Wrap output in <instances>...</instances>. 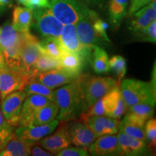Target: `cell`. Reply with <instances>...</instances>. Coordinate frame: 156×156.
<instances>
[{"mask_svg":"<svg viewBox=\"0 0 156 156\" xmlns=\"http://www.w3.org/2000/svg\"><path fill=\"white\" fill-rule=\"evenodd\" d=\"M83 75L55 91V102L58 106L57 119L61 121L75 119L87 108L83 94Z\"/></svg>","mask_w":156,"mask_h":156,"instance_id":"cell-1","label":"cell"},{"mask_svg":"<svg viewBox=\"0 0 156 156\" xmlns=\"http://www.w3.org/2000/svg\"><path fill=\"white\" fill-rule=\"evenodd\" d=\"M153 73V77L150 82L126 79L121 84V94L128 108L136 103L145 101L155 103V67Z\"/></svg>","mask_w":156,"mask_h":156,"instance_id":"cell-2","label":"cell"},{"mask_svg":"<svg viewBox=\"0 0 156 156\" xmlns=\"http://www.w3.org/2000/svg\"><path fill=\"white\" fill-rule=\"evenodd\" d=\"M49 3L52 14L63 25H75L90 9L78 0H50Z\"/></svg>","mask_w":156,"mask_h":156,"instance_id":"cell-3","label":"cell"},{"mask_svg":"<svg viewBox=\"0 0 156 156\" xmlns=\"http://www.w3.org/2000/svg\"><path fill=\"white\" fill-rule=\"evenodd\" d=\"M119 82L112 77H91L83 75V89L87 108L106 95L114 87L119 86Z\"/></svg>","mask_w":156,"mask_h":156,"instance_id":"cell-4","label":"cell"},{"mask_svg":"<svg viewBox=\"0 0 156 156\" xmlns=\"http://www.w3.org/2000/svg\"><path fill=\"white\" fill-rule=\"evenodd\" d=\"M32 23L44 38H59L64 25L52 14L49 8L34 9Z\"/></svg>","mask_w":156,"mask_h":156,"instance_id":"cell-5","label":"cell"},{"mask_svg":"<svg viewBox=\"0 0 156 156\" xmlns=\"http://www.w3.org/2000/svg\"><path fill=\"white\" fill-rule=\"evenodd\" d=\"M39 40L33 35L30 31L23 32L21 44V70L30 77L34 80V67L37 58L41 55Z\"/></svg>","mask_w":156,"mask_h":156,"instance_id":"cell-6","label":"cell"},{"mask_svg":"<svg viewBox=\"0 0 156 156\" xmlns=\"http://www.w3.org/2000/svg\"><path fill=\"white\" fill-rule=\"evenodd\" d=\"M58 40L64 49L75 53L80 56L85 66L90 64L94 46H87L80 41L75 24L64 25Z\"/></svg>","mask_w":156,"mask_h":156,"instance_id":"cell-7","label":"cell"},{"mask_svg":"<svg viewBox=\"0 0 156 156\" xmlns=\"http://www.w3.org/2000/svg\"><path fill=\"white\" fill-rule=\"evenodd\" d=\"M26 97V93L23 90L15 91L2 98L0 108L6 122L9 126L14 128L19 126L23 103Z\"/></svg>","mask_w":156,"mask_h":156,"instance_id":"cell-8","label":"cell"},{"mask_svg":"<svg viewBox=\"0 0 156 156\" xmlns=\"http://www.w3.org/2000/svg\"><path fill=\"white\" fill-rule=\"evenodd\" d=\"M29 81H30V77L23 72L9 69L6 66L0 72L1 99L15 91L23 90Z\"/></svg>","mask_w":156,"mask_h":156,"instance_id":"cell-9","label":"cell"},{"mask_svg":"<svg viewBox=\"0 0 156 156\" xmlns=\"http://www.w3.org/2000/svg\"><path fill=\"white\" fill-rule=\"evenodd\" d=\"M67 121H62L58 127L53 134L46 136L38 142V144L44 149L53 155H56L61 150L71 145L67 131Z\"/></svg>","mask_w":156,"mask_h":156,"instance_id":"cell-10","label":"cell"},{"mask_svg":"<svg viewBox=\"0 0 156 156\" xmlns=\"http://www.w3.org/2000/svg\"><path fill=\"white\" fill-rule=\"evenodd\" d=\"M67 131L71 143L86 150L96 138L89 126L80 120L74 121L67 124Z\"/></svg>","mask_w":156,"mask_h":156,"instance_id":"cell-11","label":"cell"},{"mask_svg":"<svg viewBox=\"0 0 156 156\" xmlns=\"http://www.w3.org/2000/svg\"><path fill=\"white\" fill-rule=\"evenodd\" d=\"M129 29L134 36L140 34L156 18V2L153 0L131 16Z\"/></svg>","mask_w":156,"mask_h":156,"instance_id":"cell-12","label":"cell"},{"mask_svg":"<svg viewBox=\"0 0 156 156\" xmlns=\"http://www.w3.org/2000/svg\"><path fill=\"white\" fill-rule=\"evenodd\" d=\"M58 124H59V120L56 119L44 125L30 126H19L15 128V133L17 136L25 141L34 144L38 142L44 136L51 134L57 127Z\"/></svg>","mask_w":156,"mask_h":156,"instance_id":"cell-13","label":"cell"},{"mask_svg":"<svg viewBox=\"0 0 156 156\" xmlns=\"http://www.w3.org/2000/svg\"><path fill=\"white\" fill-rule=\"evenodd\" d=\"M90 155L95 156L122 155V149L117 136L105 134L99 136L88 147Z\"/></svg>","mask_w":156,"mask_h":156,"instance_id":"cell-14","label":"cell"},{"mask_svg":"<svg viewBox=\"0 0 156 156\" xmlns=\"http://www.w3.org/2000/svg\"><path fill=\"white\" fill-rule=\"evenodd\" d=\"M51 102V101L41 95L33 94L27 95L23 103L19 126H31L37 111Z\"/></svg>","mask_w":156,"mask_h":156,"instance_id":"cell-15","label":"cell"},{"mask_svg":"<svg viewBox=\"0 0 156 156\" xmlns=\"http://www.w3.org/2000/svg\"><path fill=\"white\" fill-rule=\"evenodd\" d=\"M106 116L119 119L127 112L128 108L121 94L119 85L102 98Z\"/></svg>","mask_w":156,"mask_h":156,"instance_id":"cell-16","label":"cell"},{"mask_svg":"<svg viewBox=\"0 0 156 156\" xmlns=\"http://www.w3.org/2000/svg\"><path fill=\"white\" fill-rule=\"evenodd\" d=\"M91 9H89L86 15L80 17L75 23L76 32L80 41L87 46H101L104 44V41L99 38L95 34L93 27L90 13Z\"/></svg>","mask_w":156,"mask_h":156,"instance_id":"cell-17","label":"cell"},{"mask_svg":"<svg viewBox=\"0 0 156 156\" xmlns=\"http://www.w3.org/2000/svg\"><path fill=\"white\" fill-rule=\"evenodd\" d=\"M80 75L69 73L62 69H54L38 74L35 80L54 90L58 87L72 83L77 80Z\"/></svg>","mask_w":156,"mask_h":156,"instance_id":"cell-18","label":"cell"},{"mask_svg":"<svg viewBox=\"0 0 156 156\" xmlns=\"http://www.w3.org/2000/svg\"><path fill=\"white\" fill-rule=\"evenodd\" d=\"M117 138L122 149V155L135 156L149 154L150 149L145 141L132 137L121 132H119Z\"/></svg>","mask_w":156,"mask_h":156,"instance_id":"cell-19","label":"cell"},{"mask_svg":"<svg viewBox=\"0 0 156 156\" xmlns=\"http://www.w3.org/2000/svg\"><path fill=\"white\" fill-rule=\"evenodd\" d=\"M35 144V143H34ZM34 144L23 140L16 135L15 132L6 144L0 156H28L30 155V147Z\"/></svg>","mask_w":156,"mask_h":156,"instance_id":"cell-20","label":"cell"},{"mask_svg":"<svg viewBox=\"0 0 156 156\" xmlns=\"http://www.w3.org/2000/svg\"><path fill=\"white\" fill-rule=\"evenodd\" d=\"M34 10L28 7H15L12 25L19 32H28L32 24Z\"/></svg>","mask_w":156,"mask_h":156,"instance_id":"cell-21","label":"cell"},{"mask_svg":"<svg viewBox=\"0 0 156 156\" xmlns=\"http://www.w3.org/2000/svg\"><path fill=\"white\" fill-rule=\"evenodd\" d=\"M61 69L73 75H80L83 71L85 64L77 54L63 48L60 58Z\"/></svg>","mask_w":156,"mask_h":156,"instance_id":"cell-22","label":"cell"},{"mask_svg":"<svg viewBox=\"0 0 156 156\" xmlns=\"http://www.w3.org/2000/svg\"><path fill=\"white\" fill-rule=\"evenodd\" d=\"M90 64L97 74L108 73L111 70L107 53L98 46H93Z\"/></svg>","mask_w":156,"mask_h":156,"instance_id":"cell-23","label":"cell"},{"mask_svg":"<svg viewBox=\"0 0 156 156\" xmlns=\"http://www.w3.org/2000/svg\"><path fill=\"white\" fill-rule=\"evenodd\" d=\"M58 110V106L56 102L51 101L37 111L31 126L44 125L51 122L57 116Z\"/></svg>","mask_w":156,"mask_h":156,"instance_id":"cell-24","label":"cell"},{"mask_svg":"<svg viewBox=\"0 0 156 156\" xmlns=\"http://www.w3.org/2000/svg\"><path fill=\"white\" fill-rule=\"evenodd\" d=\"M23 32H19L12 23L7 22L0 30V50L2 52L16 44L22 36Z\"/></svg>","mask_w":156,"mask_h":156,"instance_id":"cell-25","label":"cell"},{"mask_svg":"<svg viewBox=\"0 0 156 156\" xmlns=\"http://www.w3.org/2000/svg\"><path fill=\"white\" fill-rule=\"evenodd\" d=\"M22 36L16 44L7 49L4 50L2 54L5 58L6 66L9 69L21 70V44H22Z\"/></svg>","mask_w":156,"mask_h":156,"instance_id":"cell-26","label":"cell"},{"mask_svg":"<svg viewBox=\"0 0 156 156\" xmlns=\"http://www.w3.org/2000/svg\"><path fill=\"white\" fill-rule=\"evenodd\" d=\"M39 46L41 53L55 59L60 60L64 48L62 47L58 38L53 37L44 38L41 41L39 42Z\"/></svg>","mask_w":156,"mask_h":156,"instance_id":"cell-27","label":"cell"},{"mask_svg":"<svg viewBox=\"0 0 156 156\" xmlns=\"http://www.w3.org/2000/svg\"><path fill=\"white\" fill-rule=\"evenodd\" d=\"M129 0H109L108 12L110 20L113 24L118 25L126 15Z\"/></svg>","mask_w":156,"mask_h":156,"instance_id":"cell-28","label":"cell"},{"mask_svg":"<svg viewBox=\"0 0 156 156\" xmlns=\"http://www.w3.org/2000/svg\"><path fill=\"white\" fill-rule=\"evenodd\" d=\"M54 69H61L60 60L55 59V58L50 57L46 54L41 53V55L37 58L34 64V76L35 77H36L38 74Z\"/></svg>","mask_w":156,"mask_h":156,"instance_id":"cell-29","label":"cell"},{"mask_svg":"<svg viewBox=\"0 0 156 156\" xmlns=\"http://www.w3.org/2000/svg\"><path fill=\"white\" fill-rule=\"evenodd\" d=\"M24 90L27 95L33 94L41 95L47 98L50 101L55 102V91L35 79L28 82L25 87Z\"/></svg>","mask_w":156,"mask_h":156,"instance_id":"cell-30","label":"cell"},{"mask_svg":"<svg viewBox=\"0 0 156 156\" xmlns=\"http://www.w3.org/2000/svg\"><path fill=\"white\" fill-rule=\"evenodd\" d=\"M155 103L148 102H142L136 103L128 108V112L132 113L135 116L140 117L145 122L153 118L154 115V108Z\"/></svg>","mask_w":156,"mask_h":156,"instance_id":"cell-31","label":"cell"},{"mask_svg":"<svg viewBox=\"0 0 156 156\" xmlns=\"http://www.w3.org/2000/svg\"><path fill=\"white\" fill-rule=\"evenodd\" d=\"M107 116H93L84 121L96 137L107 134Z\"/></svg>","mask_w":156,"mask_h":156,"instance_id":"cell-32","label":"cell"},{"mask_svg":"<svg viewBox=\"0 0 156 156\" xmlns=\"http://www.w3.org/2000/svg\"><path fill=\"white\" fill-rule=\"evenodd\" d=\"M90 15L91 20H92L93 29H94L97 36L104 42L110 43L111 44L112 41L108 38V36L107 35L106 32L107 29L108 28V25L104 20H103L102 19L100 18L98 15L95 11L92 10V9L90 10Z\"/></svg>","mask_w":156,"mask_h":156,"instance_id":"cell-33","label":"cell"},{"mask_svg":"<svg viewBox=\"0 0 156 156\" xmlns=\"http://www.w3.org/2000/svg\"><path fill=\"white\" fill-rule=\"evenodd\" d=\"M119 132L127 134L128 136L146 142L145 129L144 127L133 125L123 119L119 125Z\"/></svg>","mask_w":156,"mask_h":156,"instance_id":"cell-34","label":"cell"},{"mask_svg":"<svg viewBox=\"0 0 156 156\" xmlns=\"http://www.w3.org/2000/svg\"><path fill=\"white\" fill-rule=\"evenodd\" d=\"M109 67L118 78L119 83L126 73V62L125 58L119 55L112 56L109 59Z\"/></svg>","mask_w":156,"mask_h":156,"instance_id":"cell-35","label":"cell"},{"mask_svg":"<svg viewBox=\"0 0 156 156\" xmlns=\"http://www.w3.org/2000/svg\"><path fill=\"white\" fill-rule=\"evenodd\" d=\"M145 133L146 142L149 149L155 147L156 145V120L155 119H150L145 123Z\"/></svg>","mask_w":156,"mask_h":156,"instance_id":"cell-36","label":"cell"},{"mask_svg":"<svg viewBox=\"0 0 156 156\" xmlns=\"http://www.w3.org/2000/svg\"><path fill=\"white\" fill-rule=\"evenodd\" d=\"M136 39L140 41L151 42L155 44L156 41V21L155 20L150 23V25L140 34L135 36Z\"/></svg>","mask_w":156,"mask_h":156,"instance_id":"cell-37","label":"cell"},{"mask_svg":"<svg viewBox=\"0 0 156 156\" xmlns=\"http://www.w3.org/2000/svg\"><path fill=\"white\" fill-rule=\"evenodd\" d=\"M57 156H87V150L83 147H68L64 148L56 154Z\"/></svg>","mask_w":156,"mask_h":156,"instance_id":"cell-38","label":"cell"},{"mask_svg":"<svg viewBox=\"0 0 156 156\" xmlns=\"http://www.w3.org/2000/svg\"><path fill=\"white\" fill-rule=\"evenodd\" d=\"M15 128L9 126V127L0 130V151H2L3 148L5 147L11 135L15 132Z\"/></svg>","mask_w":156,"mask_h":156,"instance_id":"cell-39","label":"cell"},{"mask_svg":"<svg viewBox=\"0 0 156 156\" xmlns=\"http://www.w3.org/2000/svg\"><path fill=\"white\" fill-rule=\"evenodd\" d=\"M25 7L31 9L38 8H49V0H26L24 4Z\"/></svg>","mask_w":156,"mask_h":156,"instance_id":"cell-40","label":"cell"},{"mask_svg":"<svg viewBox=\"0 0 156 156\" xmlns=\"http://www.w3.org/2000/svg\"><path fill=\"white\" fill-rule=\"evenodd\" d=\"M153 0H132L131 5H130L128 12L129 16H131L136 11L143 7L144 6L147 5V4H149Z\"/></svg>","mask_w":156,"mask_h":156,"instance_id":"cell-41","label":"cell"},{"mask_svg":"<svg viewBox=\"0 0 156 156\" xmlns=\"http://www.w3.org/2000/svg\"><path fill=\"white\" fill-rule=\"evenodd\" d=\"M30 155L33 156H51L54 155L50 152L46 151L43 150L40 145H38V142L30 146Z\"/></svg>","mask_w":156,"mask_h":156,"instance_id":"cell-42","label":"cell"},{"mask_svg":"<svg viewBox=\"0 0 156 156\" xmlns=\"http://www.w3.org/2000/svg\"><path fill=\"white\" fill-rule=\"evenodd\" d=\"M9 126H9V124H7V122H6L2 112L1 108H0V130L9 127Z\"/></svg>","mask_w":156,"mask_h":156,"instance_id":"cell-43","label":"cell"},{"mask_svg":"<svg viewBox=\"0 0 156 156\" xmlns=\"http://www.w3.org/2000/svg\"><path fill=\"white\" fill-rule=\"evenodd\" d=\"M12 0H0V11H2L10 6Z\"/></svg>","mask_w":156,"mask_h":156,"instance_id":"cell-44","label":"cell"},{"mask_svg":"<svg viewBox=\"0 0 156 156\" xmlns=\"http://www.w3.org/2000/svg\"><path fill=\"white\" fill-rule=\"evenodd\" d=\"M87 4L91 6H98L101 5L103 2L104 0H85Z\"/></svg>","mask_w":156,"mask_h":156,"instance_id":"cell-45","label":"cell"},{"mask_svg":"<svg viewBox=\"0 0 156 156\" xmlns=\"http://www.w3.org/2000/svg\"><path fill=\"white\" fill-rule=\"evenodd\" d=\"M5 67H6V64H5V58H4L2 52L1 50H0V72H1L3 69H5Z\"/></svg>","mask_w":156,"mask_h":156,"instance_id":"cell-46","label":"cell"},{"mask_svg":"<svg viewBox=\"0 0 156 156\" xmlns=\"http://www.w3.org/2000/svg\"><path fill=\"white\" fill-rule=\"evenodd\" d=\"M25 2H26V0H17V2L20 4H22V5H24Z\"/></svg>","mask_w":156,"mask_h":156,"instance_id":"cell-47","label":"cell"},{"mask_svg":"<svg viewBox=\"0 0 156 156\" xmlns=\"http://www.w3.org/2000/svg\"><path fill=\"white\" fill-rule=\"evenodd\" d=\"M0 30H1V28H0Z\"/></svg>","mask_w":156,"mask_h":156,"instance_id":"cell-48","label":"cell"},{"mask_svg":"<svg viewBox=\"0 0 156 156\" xmlns=\"http://www.w3.org/2000/svg\"><path fill=\"white\" fill-rule=\"evenodd\" d=\"M0 98H1V96H0Z\"/></svg>","mask_w":156,"mask_h":156,"instance_id":"cell-49","label":"cell"},{"mask_svg":"<svg viewBox=\"0 0 156 156\" xmlns=\"http://www.w3.org/2000/svg\"><path fill=\"white\" fill-rule=\"evenodd\" d=\"M81 1H82V0H81Z\"/></svg>","mask_w":156,"mask_h":156,"instance_id":"cell-50","label":"cell"}]
</instances>
